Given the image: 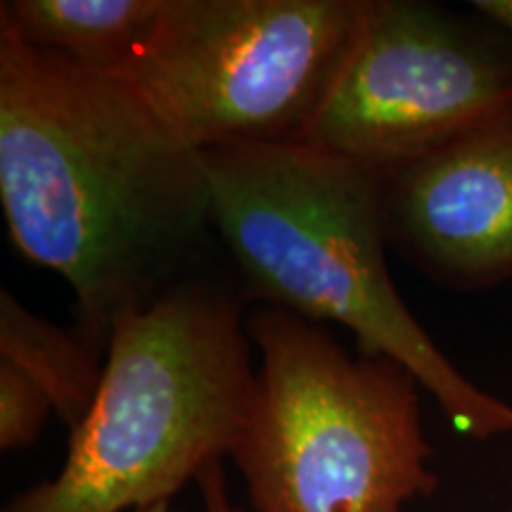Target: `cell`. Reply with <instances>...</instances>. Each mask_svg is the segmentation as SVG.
Returning a JSON list of instances; mask_svg holds the SVG:
<instances>
[{"label": "cell", "instance_id": "cell-10", "mask_svg": "<svg viewBox=\"0 0 512 512\" xmlns=\"http://www.w3.org/2000/svg\"><path fill=\"white\" fill-rule=\"evenodd\" d=\"M50 413L55 408L46 389L15 363L0 361V448L19 451L34 444Z\"/></svg>", "mask_w": 512, "mask_h": 512}, {"label": "cell", "instance_id": "cell-13", "mask_svg": "<svg viewBox=\"0 0 512 512\" xmlns=\"http://www.w3.org/2000/svg\"><path fill=\"white\" fill-rule=\"evenodd\" d=\"M133 512H171V501L147 505V508H138V510H133Z\"/></svg>", "mask_w": 512, "mask_h": 512}, {"label": "cell", "instance_id": "cell-9", "mask_svg": "<svg viewBox=\"0 0 512 512\" xmlns=\"http://www.w3.org/2000/svg\"><path fill=\"white\" fill-rule=\"evenodd\" d=\"M0 361L15 363L46 389L55 415L74 432L91 411L105 375L107 344L79 325L60 328L0 292Z\"/></svg>", "mask_w": 512, "mask_h": 512}, {"label": "cell", "instance_id": "cell-12", "mask_svg": "<svg viewBox=\"0 0 512 512\" xmlns=\"http://www.w3.org/2000/svg\"><path fill=\"white\" fill-rule=\"evenodd\" d=\"M470 8L512 41V0H472Z\"/></svg>", "mask_w": 512, "mask_h": 512}, {"label": "cell", "instance_id": "cell-8", "mask_svg": "<svg viewBox=\"0 0 512 512\" xmlns=\"http://www.w3.org/2000/svg\"><path fill=\"white\" fill-rule=\"evenodd\" d=\"M164 8L166 0H5L0 34L91 72L121 76Z\"/></svg>", "mask_w": 512, "mask_h": 512}, {"label": "cell", "instance_id": "cell-6", "mask_svg": "<svg viewBox=\"0 0 512 512\" xmlns=\"http://www.w3.org/2000/svg\"><path fill=\"white\" fill-rule=\"evenodd\" d=\"M512 107V41L422 0H366L363 24L309 140L387 169Z\"/></svg>", "mask_w": 512, "mask_h": 512}, {"label": "cell", "instance_id": "cell-5", "mask_svg": "<svg viewBox=\"0 0 512 512\" xmlns=\"http://www.w3.org/2000/svg\"><path fill=\"white\" fill-rule=\"evenodd\" d=\"M366 0H166L121 79L190 150L304 145Z\"/></svg>", "mask_w": 512, "mask_h": 512}, {"label": "cell", "instance_id": "cell-4", "mask_svg": "<svg viewBox=\"0 0 512 512\" xmlns=\"http://www.w3.org/2000/svg\"><path fill=\"white\" fill-rule=\"evenodd\" d=\"M247 332L261 361L230 456L249 512H403L437 491L420 382L401 363L278 306H254Z\"/></svg>", "mask_w": 512, "mask_h": 512}, {"label": "cell", "instance_id": "cell-2", "mask_svg": "<svg viewBox=\"0 0 512 512\" xmlns=\"http://www.w3.org/2000/svg\"><path fill=\"white\" fill-rule=\"evenodd\" d=\"M211 226L245 299L354 332L401 363L463 434H512V406L448 361L387 268L377 171L311 145L207 152Z\"/></svg>", "mask_w": 512, "mask_h": 512}, {"label": "cell", "instance_id": "cell-11", "mask_svg": "<svg viewBox=\"0 0 512 512\" xmlns=\"http://www.w3.org/2000/svg\"><path fill=\"white\" fill-rule=\"evenodd\" d=\"M195 482L200 484L204 512H245L230 501L228 486H226V472H223L221 460H214V463L204 467Z\"/></svg>", "mask_w": 512, "mask_h": 512}, {"label": "cell", "instance_id": "cell-3", "mask_svg": "<svg viewBox=\"0 0 512 512\" xmlns=\"http://www.w3.org/2000/svg\"><path fill=\"white\" fill-rule=\"evenodd\" d=\"M245 302L200 266L121 320L62 470L3 512H133L230 456L256 387Z\"/></svg>", "mask_w": 512, "mask_h": 512}, {"label": "cell", "instance_id": "cell-7", "mask_svg": "<svg viewBox=\"0 0 512 512\" xmlns=\"http://www.w3.org/2000/svg\"><path fill=\"white\" fill-rule=\"evenodd\" d=\"M387 245L425 278L477 292L512 280V107L377 171Z\"/></svg>", "mask_w": 512, "mask_h": 512}, {"label": "cell", "instance_id": "cell-1", "mask_svg": "<svg viewBox=\"0 0 512 512\" xmlns=\"http://www.w3.org/2000/svg\"><path fill=\"white\" fill-rule=\"evenodd\" d=\"M0 204L15 252L72 287L83 332L200 268L211 226L204 157L121 76L0 34Z\"/></svg>", "mask_w": 512, "mask_h": 512}]
</instances>
